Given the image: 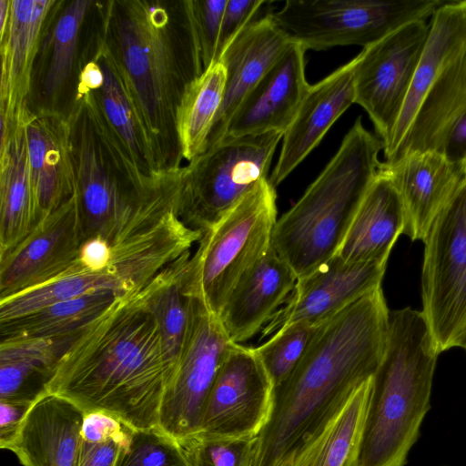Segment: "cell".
I'll return each instance as SVG.
<instances>
[{
    "mask_svg": "<svg viewBox=\"0 0 466 466\" xmlns=\"http://www.w3.org/2000/svg\"><path fill=\"white\" fill-rule=\"evenodd\" d=\"M390 309L381 287L319 323L299 363L274 388L269 419L251 466H295L377 371L386 350Z\"/></svg>",
    "mask_w": 466,
    "mask_h": 466,
    "instance_id": "1",
    "label": "cell"
},
{
    "mask_svg": "<svg viewBox=\"0 0 466 466\" xmlns=\"http://www.w3.org/2000/svg\"><path fill=\"white\" fill-rule=\"evenodd\" d=\"M171 377L142 289L119 295L76 336L45 391L85 413L102 411L131 429L147 430L159 426Z\"/></svg>",
    "mask_w": 466,
    "mask_h": 466,
    "instance_id": "2",
    "label": "cell"
},
{
    "mask_svg": "<svg viewBox=\"0 0 466 466\" xmlns=\"http://www.w3.org/2000/svg\"><path fill=\"white\" fill-rule=\"evenodd\" d=\"M103 37L126 76L164 169L180 166L176 110L185 86L203 68L191 38L177 46L167 10L145 0L109 1Z\"/></svg>",
    "mask_w": 466,
    "mask_h": 466,
    "instance_id": "3",
    "label": "cell"
},
{
    "mask_svg": "<svg viewBox=\"0 0 466 466\" xmlns=\"http://www.w3.org/2000/svg\"><path fill=\"white\" fill-rule=\"evenodd\" d=\"M439 351L421 310H390L383 359L372 377L357 466H405L431 409Z\"/></svg>",
    "mask_w": 466,
    "mask_h": 466,
    "instance_id": "4",
    "label": "cell"
},
{
    "mask_svg": "<svg viewBox=\"0 0 466 466\" xmlns=\"http://www.w3.org/2000/svg\"><path fill=\"white\" fill-rule=\"evenodd\" d=\"M383 141L359 116L339 148L274 226L271 247L301 279L337 255L382 162Z\"/></svg>",
    "mask_w": 466,
    "mask_h": 466,
    "instance_id": "5",
    "label": "cell"
},
{
    "mask_svg": "<svg viewBox=\"0 0 466 466\" xmlns=\"http://www.w3.org/2000/svg\"><path fill=\"white\" fill-rule=\"evenodd\" d=\"M276 199L275 187L264 179L202 234L183 273L185 297L201 300L219 315L232 290L271 247Z\"/></svg>",
    "mask_w": 466,
    "mask_h": 466,
    "instance_id": "6",
    "label": "cell"
},
{
    "mask_svg": "<svg viewBox=\"0 0 466 466\" xmlns=\"http://www.w3.org/2000/svg\"><path fill=\"white\" fill-rule=\"evenodd\" d=\"M283 134L225 137L183 167L177 215L202 234L268 178Z\"/></svg>",
    "mask_w": 466,
    "mask_h": 466,
    "instance_id": "7",
    "label": "cell"
},
{
    "mask_svg": "<svg viewBox=\"0 0 466 466\" xmlns=\"http://www.w3.org/2000/svg\"><path fill=\"white\" fill-rule=\"evenodd\" d=\"M444 1L288 0L271 17L306 51L365 48L406 24L428 21Z\"/></svg>",
    "mask_w": 466,
    "mask_h": 466,
    "instance_id": "8",
    "label": "cell"
},
{
    "mask_svg": "<svg viewBox=\"0 0 466 466\" xmlns=\"http://www.w3.org/2000/svg\"><path fill=\"white\" fill-rule=\"evenodd\" d=\"M423 242L421 312L441 353L466 323V175Z\"/></svg>",
    "mask_w": 466,
    "mask_h": 466,
    "instance_id": "9",
    "label": "cell"
},
{
    "mask_svg": "<svg viewBox=\"0 0 466 466\" xmlns=\"http://www.w3.org/2000/svg\"><path fill=\"white\" fill-rule=\"evenodd\" d=\"M233 343L218 316L201 300L188 298L187 332L158 426L177 441L198 432L207 398Z\"/></svg>",
    "mask_w": 466,
    "mask_h": 466,
    "instance_id": "10",
    "label": "cell"
},
{
    "mask_svg": "<svg viewBox=\"0 0 466 466\" xmlns=\"http://www.w3.org/2000/svg\"><path fill=\"white\" fill-rule=\"evenodd\" d=\"M429 31L430 22L414 21L363 48L358 55L355 103L367 112L383 145L397 123Z\"/></svg>",
    "mask_w": 466,
    "mask_h": 466,
    "instance_id": "11",
    "label": "cell"
},
{
    "mask_svg": "<svg viewBox=\"0 0 466 466\" xmlns=\"http://www.w3.org/2000/svg\"><path fill=\"white\" fill-rule=\"evenodd\" d=\"M274 388L254 349L233 343L207 398L197 434L256 438L269 419Z\"/></svg>",
    "mask_w": 466,
    "mask_h": 466,
    "instance_id": "12",
    "label": "cell"
},
{
    "mask_svg": "<svg viewBox=\"0 0 466 466\" xmlns=\"http://www.w3.org/2000/svg\"><path fill=\"white\" fill-rule=\"evenodd\" d=\"M83 243L75 194L0 257V299L56 279L76 260Z\"/></svg>",
    "mask_w": 466,
    "mask_h": 466,
    "instance_id": "13",
    "label": "cell"
},
{
    "mask_svg": "<svg viewBox=\"0 0 466 466\" xmlns=\"http://www.w3.org/2000/svg\"><path fill=\"white\" fill-rule=\"evenodd\" d=\"M417 151L437 152L459 164L466 161V46L452 55L428 84L390 163Z\"/></svg>",
    "mask_w": 466,
    "mask_h": 466,
    "instance_id": "14",
    "label": "cell"
},
{
    "mask_svg": "<svg viewBox=\"0 0 466 466\" xmlns=\"http://www.w3.org/2000/svg\"><path fill=\"white\" fill-rule=\"evenodd\" d=\"M387 261L347 262L334 256L297 279L286 302L261 330L272 336L294 323L319 324L381 286Z\"/></svg>",
    "mask_w": 466,
    "mask_h": 466,
    "instance_id": "15",
    "label": "cell"
},
{
    "mask_svg": "<svg viewBox=\"0 0 466 466\" xmlns=\"http://www.w3.org/2000/svg\"><path fill=\"white\" fill-rule=\"evenodd\" d=\"M36 224L76 192L68 114L51 106L22 112Z\"/></svg>",
    "mask_w": 466,
    "mask_h": 466,
    "instance_id": "16",
    "label": "cell"
},
{
    "mask_svg": "<svg viewBox=\"0 0 466 466\" xmlns=\"http://www.w3.org/2000/svg\"><path fill=\"white\" fill-rule=\"evenodd\" d=\"M305 52L292 42L246 96L232 116L225 137L284 133L294 120L310 85Z\"/></svg>",
    "mask_w": 466,
    "mask_h": 466,
    "instance_id": "17",
    "label": "cell"
},
{
    "mask_svg": "<svg viewBox=\"0 0 466 466\" xmlns=\"http://www.w3.org/2000/svg\"><path fill=\"white\" fill-rule=\"evenodd\" d=\"M403 203V234L424 240L433 221L465 178L462 164L433 151L405 154L393 163L383 162Z\"/></svg>",
    "mask_w": 466,
    "mask_h": 466,
    "instance_id": "18",
    "label": "cell"
},
{
    "mask_svg": "<svg viewBox=\"0 0 466 466\" xmlns=\"http://www.w3.org/2000/svg\"><path fill=\"white\" fill-rule=\"evenodd\" d=\"M358 56L317 84L310 85L300 107L282 137V147L272 175L279 185L319 145L320 140L355 103L354 73Z\"/></svg>",
    "mask_w": 466,
    "mask_h": 466,
    "instance_id": "19",
    "label": "cell"
},
{
    "mask_svg": "<svg viewBox=\"0 0 466 466\" xmlns=\"http://www.w3.org/2000/svg\"><path fill=\"white\" fill-rule=\"evenodd\" d=\"M85 412L44 391L31 404L15 435L1 449L23 466H77Z\"/></svg>",
    "mask_w": 466,
    "mask_h": 466,
    "instance_id": "20",
    "label": "cell"
},
{
    "mask_svg": "<svg viewBox=\"0 0 466 466\" xmlns=\"http://www.w3.org/2000/svg\"><path fill=\"white\" fill-rule=\"evenodd\" d=\"M271 13L249 24L218 61L225 66L226 86L207 148L223 139L228 125L240 104L292 43L273 21Z\"/></svg>",
    "mask_w": 466,
    "mask_h": 466,
    "instance_id": "21",
    "label": "cell"
},
{
    "mask_svg": "<svg viewBox=\"0 0 466 466\" xmlns=\"http://www.w3.org/2000/svg\"><path fill=\"white\" fill-rule=\"evenodd\" d=\"M55 0H11L7 27L0 37V122L9 124L28 105L40 38Z\"/></svg>",
    "mask_w": 466,
    "mask_h": 466,
    "instance_id": "22",
    "label": "cell"
},
{
    "mask_svg": "<svg viewBox=\"0 0 466 466\" xmlns=\"http://www.w3.org/2000/svg\"><path fill=\"white\" fill-rule=\"evenodd\" d=\"M93 58L103 70L104 83L91 93L106 127L141 173L149 177L162 174L167 169L159 162L126 76L103 35L97 37Z\"/></svg>",
    "mask_w": 466,
    "mask_h": 466,
    "instance_id": "23",
    "label": "cell"
},
{
    "mask_svg": "<svg viewBox=\"0 0 466 466\" xmlns=\"http://www.w3.org/2000/svg\"><path fill=\"white\" fill-rule=\"evenodd\" d=\"M296 282L290 267L270 247L232 290L218 316L230 340L240 344L261 331Z\"/></svg>",
    "mask_w": 466,
    "mask_h": 466,
    "instance_id": "24",
    "label": "cell"
},
{
    "mask_svg": "<svg viewBox=\"0 0 466 466\" xmlns=\"http://www.w3.org/2000/svg\"><path fill=\"white\" fill-rule=\"evenodd\" d=\"M404 228L403 203L382 162L359 206L337 256L347 262L388 261Z\"/></svg>",
    "mask_w": 466,
    "mask_h": 466,
    "instance_id": "25",
    "label": "cell"
},
{
    "mask_svg": "<svg viewBox=\"0 0 466 466\" xmlns=\"http://www.w3.org/2000/svg\"><path fill=\"white\" fill-rule=\"evenodd\" d=\"M466 46V0L444 1L430 19V31L410 90L391 136L384 145L390 163L416 116L424 91L441 66Z\"/></svg>",
    "mask_w": 466,
    "mask_h": 466,
    "instance_id": "26",
    "label": "cell"
},
{
    "mask_svg": "<svg viewBox=\"0 0 466 466\" xmlns=\"http://www.w3.org/2000/svg\"><path fill=\"white\" fill-rule=\"evenodd\" d=\"M22 113L0 136V257L35 227Z\"/></svg>",
    "mask_w": 466,
    "mask_h": 466,
    "instance_id": "27",
    "label": "cell"
},
{
    "mask_svg": "<svg viewBox=\"0 0 466 466\" xmlns=\"http://www.w3.org/2000/svg\"><path fill=\"white\" fill-rule=\"evenodd\" d=\"M76 336L2 339L0 400L34 402Z\"/></svg>",
    "mask_w": 466,
    "mask_h": 466,
    "instance_id": "28",
    "label": "cell"
},
{
    "mask_svg": "<svg viewBox=\"0 0 466 466\" xmlns=\"http://www.w3.org/2000/svg\"><path fill=\"white\" fill-rule=\"evenodd\" d=\"M225 86L226 69L221 62L212 64L185 86L175 116L180 160L189 163L206 150Z\"/></svg>",
    "mask_w": 466,
    "mask_h": 466,
    "instance_id": "29",
    "label": "cell"
},
{
    "mask_svg": "<svg viewBox=\"0 0 466 466\" xmlns=\"http://www.w3.org/2000/svg\"><path fill=\"white\" fill-rule=\"evenodd\" d=\"M123 294L106 290L54 303L32 313L0 322L1 339L62 338L77 335Z\"/></svg>",
    "mask_w": 466,
    "mask_h": 466,
    "instance_id": "30",
    "label": "cell"
},
{
    "mask_svg": "<svg viewBox=\"0 0 466 466\" xmlns=\"http://www.w3.org/2000/svg\"><path fill=\"white\" fill-rule=\"evenodd\" d=\"M190 256V252L186 253L144 288L145 303L157 325L164 357L172 376L187 327L188 298L183 295L181 281Z\"/></svg>",
    "mask_w": 466,
    "mask_h": 466,
    "instance_id": "31",
    "label": "cell"
},
{
    "mask_svg": "<svg viewBox=\"0 0 466 466\" xmlns=\"http://www.w3.org/2000/svg\"><path fill=\"white\" fill-rule=\"evenodd\" d=\"M371 380L352 393L295 466H357Z\"/></svg>",
    "mask_w": 466,
    "mask_h": 466,
    "instance_id": "32",
    "label": "cell"
},
{
    "mask_svg": "<svg viewBox=\"0 0 466 466\" xmlns=\"http://www.w3.org/2000/svg\"><path fill=\"white\" fill-rule=\"evenodd\" d=\"M106 290L119 294L130 293L109 270H67L45 284L0 299V322L23 317L54 303Z\"/></svg>",
    "mask_w": 466,
    "mask_h": 466,
    "instance_id": "33",
    "label": "cell"
},
{
    "mask_svg": "<svg viewBox=\"0 0 466 466\" xmlns=\"http://www.w3.org/2000/svg\"><path fill=\"white\" fill-rule=\"evenodd\" d=\"M93 4L88 0L69 2L53 26L50 57L43 79V93L50 101L59 96L72 74L80 29Z\"/></svg>",
    "mask_w": 466,
    "mask_h": 466,
    "instance_id": "34",
    "label": "cell"
},
{
    "mask_svg": "<svg viewBox=\"0 0 466 466\" xmlns=\"http://www.w3.org/2000/svg\"><path fill=\"white\" fill-rule=\"evenodd\" d=\"M131 428L102 411L85 413L77 466H115Z\"/></svg>",
    "mask_w": 466,
    "mask_h": 466,
    "instance_id": "35",
    "label": "cell"
},
{
    "mask_svg": "<svg viewBox=\"0 0 466 466\" xmlns=\"http://www.w3.org/2000/svg\"><path fill=\"white\" fill-rule=\"evenodd\" d=\"M319 324H291L273 334L265 343L253 348L274 387L281 384L292 372Z\"/></svg>",
    "mask_w": 466,
    "mask_h": 466,
    "instance_id": "36",
    "label": "cell"
},
{
    "mask_svg": "<svg viewBox=\"0 0 466 466\" xmlns=\"http://www.w3.org/2000/svg\"><path fill=\"white\" fill-rule=\"evenodd\" d=\"M228 0H187L180 3L193 50L203 70L216 63L224 10Z\"/></svg>",
    "mask_w": 466,
    "mask_h": 466,
    "instance_id": "37",
    "label": "cell"
},
{
    "mask_svg": "<svg viewBox=\"0 0 466 466\" xmlns=\"http://www.w3.org/2000/svg\"><path fill=\"white\" fill-rule=\"evenodd\" d=\"M115 466H188L179 443L158 428L132 429Z\"/></svg>",
    "mask_w": 466,
    "mask_h": 466,
    "instance_id": "38",
    "label": "cell"
},
{
    "mask_svg": "<svg viewBox=\"0 0 466 466\" xmlns=\"http://www.w3.org/2000/svg\"><path fill=\"white\" fill-rule=\"evenodd\" d=\"M255 441L196 434L177 442L188 466H251Z\"/></svg>",
    "mask_w": 466,
    "mask_h": 466,
    "instance_id": "39",
    "label": "cell"
},
{
    "mask_svg": "<svg viewBox=\"0 0 466 466\" xmlns=\"http://www.w3.org/2000/svg\"><path fill=\"white\" fill-rule=\"evenodd\" d=\"M264 0H228L224 10L216 62L235 38L261 14L271 12Z\"/></svg>",
    "mask_w": 466,
    "mask_h": 466,
    "instance_id": "40",
    "label": "cell"
},
{
    "mask_svg": "<svg viewBox=\"0 0 466 466\" xmlns=\"http://www.w3.org/2000/svg\"><path fill=\"white\" fill-rule=\"evenodd\" d=\"M111 258L112 250L109 244L101 238H93L81 244L77 258L71 268L78 271H111Z\"/></svg>",
    "mask_w": 466,
    "mask_h": 466,
    "instance_id": "41",
    "label": "cell"
},
{
    "mask_svg": "<svg viewBox=\"0 0 466 466\" xmlns=\"http://www.w3.org/2000/svg\"><path fill=\"white\" fill-rule=\"evenodd\" d=\"M32 403L0 400V446L15 435Z\"/></svg>",
    "mask_w": 466,
    "mask_h": 466,
    "instance_id": "42",
    "label": "cell"
},
{
    "mask_svg": "<svg viewBox=\"0 0 466 466\" xmlns=\"http://www.w3.org/2000/svg\"><path fill=\"white\" fill-rule=\"evenodd\" d=\"M104 83V73L99 64L93 58L87 61L80 69L76 89L96 91Z\"/></svg>",
    "mask_w": 466,
    "mask_h": 466,
    "instance_id": "43",
    "label": "cell"
},
{
    "mask_svg": "<svg viewBox=\"0 0 466 466\" xmlns=\"http://www.w3.org/2000/svg\"><path fill=\"white\" fill-rule=\"evenodd\" d=\"M11 10V0H0V37L5 32Z\"/></svg>",
    "mask_w": 466,
    "mask_h": 466,
    "instance_id": "44",
    "label": "cell"
},
{
    "mask_svg": "<svg viewBox=\"0 0 466 466\" xmlns=\"http://www.w3.org/2000/svg\"><path fill=\"white\" fill-rule=\"evenodd\" d=\"M454 347L461 348L466 350V323L457 338Z\"/></svg>",
    "mask_w": 466,
    "mask_h": 466,
    "instance_id": "45",
    "label": "cell"
},
{
    "mask_svg": "<svg viewBox=\"0 0 466 466\" xmlns=\"http://www.w3.org/2000/svg\"><path fill=\"white\" fill-rule=\"evenodd\" d=\"M462 166H463V169H464V172H465V175H466V161L462 163Z\"/></svg>",
    "mask_w": 466,
    "mask_h": 466,
    "instance_id": "46",
    "label": "cell"
}]
</instances>
